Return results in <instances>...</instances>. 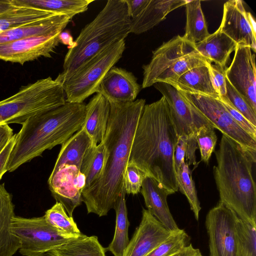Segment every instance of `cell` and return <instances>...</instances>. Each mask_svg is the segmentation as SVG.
<instances>
[{"label":"cell","mask_w":256,"mask_h":256,"mask_svg":"<svg viewBox=\"0 0 256 256\" xmlns=\"http://www.w3.org/2000/svg\"><path fill=\"white\" fill-rule=\"evenodd\" d=\"M110 104V114L102 141L106 151L104 168L100 178L82 192L88 213L99 216H106L114 208L124 188V174L146 100Z\"/></svg>","instance_id":"obj_1"},{"label":"cell","mask_w":256,"mask_h":256,"mask_svg":"<svg viewBox=\"0 0 256 256\" xmlns=\"http://www.w3.org/2000/svg\"><path fill=\"white\" fill-rule=\"evenodd\" d=\"M178 136L164 96L145 104L134 138L129 161L154 179L170 194L178 186L174 153Z\"/></svg>","instance_id":"obj_2"},{"label":"cell","mask_w":256,"mask_h":256,"mask_svg":"<svg viewBox=\"0 0 256 256\" xmlns=\"http://www.w3.org/2000/svg\"><path fill=\"white\" fill-rule=\"evenodd\" d=\"M85 108L84 102H66L28 118L16 134L6 171L14 172L22 164L41 156L46 150L66 142L82 128Z\"/></svg>","instance_id":"obj_3"},{"label":"cell","mask_w":256,"mask_h":256,"mask_svg":"<svg viewBox=\"0 0 256 256\" xmlns=\"http://www.w3.org/2000/svg\"><path fill=\"white\" fill-rule=\"evenodd\" d=\"M213 172L220 202L242 220L256 226V186L252 175L256 156L222 134L215 152Z\"/></svg>","instance_id":"obj_4"},{"label":"cell","mask_w":256,"mask_h":256,"mask_svg":"<svg viewBox=\"0 0 256 256\" xmlns=\"http://www.w3.org/2000/svg\"><path fill=\"white\" fill-rule=\"evenodd\" d=\"M131 22L126 0H108L70 46L63 70L55 80L62 84L95 56L125 40L130 33Z\"/></svg>","instance_id":"obj_5"},{"label":"cell","mask_w":256,"mask_h":256,"mask_svg":"<svg viewBox=\"0 0 256 256\" xmlns=\"http://www.w3.org/2000/svg\"><path fill=\"white\" fill-rule=\"evenodd\" d=\"M62 84L51 77L21 86L14 95L0 101V125L22 124L28 118L64 104Z\"/></svg>","instance_id":"obj_6"},{"label":"cell","mask_w":256,"mask_h":256,"mask_svg":"<svg viewBox=\"0 0 256 256\" xmlns=\"http://www.w3.org/2000/svg\"><path fill=\"white\" fill-rule=\"evenodd\" d=\"M126 41L114 44L95 56L62 84L66 102L82 103L96 92L102 79L107 72L122 57Z\"/></svg>","instance_id":"obj_7"},{"label":"cell","mask_w":256,"mask_h":256,"mask_svg":"<svg viewBox=\"0 0 256 256\" xmlns=\"http://www.w3.org/2000/svg\"><path fill=\"white\" fill-rule=\"evenodd\" d=\"M12 230L21 243L22 256H46L49 252L86 235L64 233L48 224L44 216L31 218L14 217Z\"/></svg>","instance_id":"obj_8"},{"label":"cell","mask_w":256,"mask_h":256,"mask_svg":"<svg viewBox=\"0 0 256 256\" xmlns=\"http://www.w3.org/2000/svg\"><path fill=\"white\" fill-rule=\"evenodd\" d=\"M238 216L222 202L208 212L206 227L210 256H240L237 232Z\"/></svg>","instance_id":"obj_9"},{"label":"cell","mask_w":256,"mask_h":256,"mask_svg":"<svg viewBox=\"0 0 256 256\" xmlns=\"http://www.w3.org/2000/svg\"><path fill=\"white\" fill-rule=\"evenodd\" d=\"M179 92L210 121L214 128L256 156V140L236 123L218 98Z\"/></svg>","instance_id":"obj_10"},{"label":"cell","mask_w":256,"mask_h":256,"mask_svg":"<svg viewBox=\"0 0 256 256\" xmlns=\"http://www.w3.org/2000/svg\"><path fill=\"white\" fill-rule=\"evenodd\" d=\"M154 86L168 104L178 136H184L188 138L196 136L202 126L212 125L210 121L174 86L164 82H156Z\"/></svg>","instance_id":"obj_11"},{"label":"cell","mask_w":256,"mask_h":256,"mask_svg":"<svg viewBox=\"0 0 256 256\" xmlns=\"http://www.w3.org/2000/svg\"><path fill=\"white\" fill-rule=\"evenodd\" d=\"M220 30L240 46L250 47L256 51V22L247 12L241 0H230L223 6Z\"/></svg>","instance_id":"obj_12"},{"label":"cell","mask_w":256,"mask_h":256,"mask_svg":"<svg viewBox=\"0 0 256 256\" xmlns=\"http://www.w3.org/2000/svg\"><path fill=\"white\" fill-rule=\"evenodd\" d=\"M61 32L33 36L1 44L0 60L22 65L42 56L50 58L60 42Z\"/></svg>","instance_id":"obj_13"},{"label":"cell","mask_w":256,"mask_h":256,"mask_svg":"<svg viewBox=\"0 0 256 256\" xmlns=\"http://www.w3.org/2000/svg\"><path fill=\"white\" fill-rule=\"evenodd\" d=\"M255 54L248 46H238L226 77L232 86L256 112Z\"/></svg>","instance_id":"obj_14"},{"label":"cell","mask_w":256,"mask_h":256,"mask_svg":"<svg viewBox=\"0 0 256 256\" xmlns=\"http://www.w3.org/2000/svg\"><path fill=\"white\" fill-rule=\"evenodd\" d=\"M197 52L195 44L186 40L178 35L152 52L150 62L142 66L143 80L142 88L153 86L157 78L181 58Z\"/></svg>","instance_id":"obj_15"},{"label":"cell","mask_w":256,"mask_h":256,"mask_svg":"<svg viewBox=\"0 0 256 256\" xmlns=\"http://www.w3.org/2000/svg\"><path fill=\"white\" fill-rule=\"evenodd\" d=\"M172 232L147 210L142 208L141 222L122 256H147Z\"/></svg>","instance_id":"obj_16"},{"label":"cell","mask_w":256,"mask_h":256,"mask_svg":"<svg viewBox=\"0 0 256 256\" xmlns=\"http://www.w3.org/2000/svg\"><path fill=\"white\" fill-rule=\"evenodd\" d=\"M140 86L132 72L112 67L102 79L96 90L109 102H128L135 100Z\"/></svg>","instance_id":"obj_17"},{"label":"cell","mask_w":256,"mask_h":256,"mask_svg":"<svg viewBox=\"0 0 256 256\" xmlns=\"http://www.w3.org/2000/svg\"><path fill=\"white\" fill-rule=\"evenodd\" d=\"M80 171L75 166L66 165L52 172L48 180L52 196L62 205L70 216L82 202V190L76 181Z\"/></svg>","instance_id":"obj_18"},{"label":"cell","mask_w":256,"mask_h":256,"mask_svg":"<svg viewBox=\"0 0 256 256\" xmlns=\"http://www.w3.org/2000/svg\"><path fill=\"white\" fill-rule=\"evenodd\" d=\"M140 192L148 212L170 232L178 230L168 203V192L154 178L148 176L143 181Z\"/></svg>","instance_id":"obj_19"},{"label":"cell","mask_w":256,"mask_h":256,"mask_svg":"<svg viewBox=\"0 0 256 256\" xmlns=\"http://www.w3.org/2000/svg\"><path fill=\"white\" fill-rule=\"evenodd\" d=\"M110 104L102 96L96 93L86 104L84 128L95 146L104 139L110 114Z\"/></svg>","instance_id":"obj_20"},{"label":"cell","mask_w":256,"mask_h":256,"mask_svg":"<svg viewBox=\"0 0 256 256\" xmlns=\"http://www.w3.org/2000/svg\"><path fill=\"white\" fill-rule=\"evenodd\" d=\"M15 216L12 195L0 184V256H13L20 248V241L12 230Z\"/></svg>","instance_id":"obj_21"},{"label":"cell","mask_w":256,"mask_h":256,"mask_svg":"<svg viewBox=\"0 0 256 256\" xmlns=\"http://www.w3.org/2000/svg\"><path fill=\"white\" fill-rule=\"evenodd\" d=\"M70 20L66 15L57 13L40 20L10 29L0 33V44L30 36L62 32Z\"/></svg>","instance_id":"obj_22"},{"label":"cell","mask_w":256,"mask_h":256,"mask_svg":"<svg viewBox=\"0 0 256 256\" xmlns=\"http://www.w3.org/2000/svg\"><path fill=\"white\" fill-rule=\"evenodd\" d=\"M188 0H150L136 18L132 19L130 33L139 34L153 28L174 10L186 4Z\"/></svg>","instance_id":"obj_23"},{"label":"cell","mask_w":256,"mask_h":256,"mask_svg":"<svg viewBox=\"0 0 256 256\" xmlns=\"http://www.w3.org/2000/svg\"><path fill=\"white\" fill-rule=\"evenodd\" d=\"M238 44L218 28L203 40L195 44L196 51L208 62L226 68L230 54Z\"/></svg>","instance_id":"obj_24"},{"label":"cell","mask_w":256,"mask_h":256,"mask_svg":"<svg viewBox=\"0 0 256 256\" xmlns=\"http://www.w3.org/2000/svg\"><path fill=\"white\" fill-rule=\"evenodd\" d=\"M91 146V139L82 127L62 144L52 172L66 165L75 166L80 169L84 154Z\"/></svg>","instance_id":"obj_25"},{"label":"cell","mask_w":256,"mask_h":256,"mask_svg":"<svg viewBox=\"0 0 256 256\" xmlns=\"http://www.w3.org/2000/svg\"><path fill=\"white\" fill-rule=\"evenodd\" d=\"M209 66L196 67L184 74L176 82L170 84L180 92L218 98L219 96L213 87Z\"/></svg>","instance_id":"obj_26"},{"label":"cell","mask_w":256,"mask_h":256,"mask_svg":"<svg viewBox=\"0 0 256 256\" xmlns=\"http://www.w3.org/2000/svg\"><path fill=\"white\" fill-rule=\"evenodd\" d=\"M13 2V0H12ZM0 14V33L10 29L49 18L57 14L51 11L14 4Z\"/></svg>","instance_id":"obj_27"},{"label":"cell","mask_w":256,"mask_h":256,"mask_svg":"<svg viewBox=\"0 0 256 256\" xmlns=\"http://www.w3.org/2000/svg\"><path fill=\"white\" fill-rule=\"evenodd\" d=\"M126 194L124 188L114 208L116 214V228L113 239L106 250L114 256H122L130 242L128 236L130 222L128 218Z\"/></svg>","instance_id":"obj_28"},{"label":"cell","mask_w":256,"mask_h":256,"mask_svg":"<svg viewBox=\"0 0 256 256\" xmlns=\"http://www.w3.org/2000/svg\"><path fill=\"white\" fill-rule=\"evenodd\" d=\"M18 5L33 7L62 14L72 19L87 10L93 0H12Z\"/></svg>","instance_id":"obj_29"},{"label":"cell","mask_w":256,"mask_h":256,"mask_svg":"<svg viewBox=\"0 0 256 256\" xmlns=\"http://www.w3.org/2000/svg\"><path fill=\"white\" fill-rule=\"evenodd\" d=\"M186 5V24L182 37L186 40L196 44L210 35L203 14L201 1L188 0Z\"/></svg>","instance_id":"obj_30"},{"label":"cell","mask_w":256,"mask_h":256,"mask_svg":"<svg viewBox=\"0 0 256 256\" xmlns=\"http://www.w3.org/2000/svg\"><path fill=\"white\" fill-rule=\"evenodd\" d=\"M106 250L97 236H86L49 252L46 256H106Z\"/></svg>","instance_id":"obj_31"},{"label":"cell","mask_w":256,"mask_h":256,"mask_svg":"<svg viewBox=\"0 0 256 256\" xmlns=\"http://www.w3.org/2000/svg\"><path fill=\"white\" fill-rule=\"evenodd\" d=\"M106 158V151L103 142L91 146L86 150L80 170L86 178L85 186L82 192L88 189L100 176Z\"/></svg>","instance_id":"obj_32"},{"label":"cell","mask_w":256,"mask_h":256,"mask_svg":"<svg viewBox=\"0 0 256 256\" xmlns=\"http://www.w3.org/2000/svg\"><path fill=\"white\" fill-rule=\"evenodd\" d=\"M210 64L198 52H195L181 58L166 69L157 78L156 83L172 84L188 70L197 66H208Z\"/></svg>","instance_id":"obj_33"},{"label":"cell","mask_w":256,"mask_h":256,"mask_svg":"<svg viewBox=\"0 0 256 256\" xmlns=\"http://www.w3.org/2000/svg\"><path fill=\"white\" fill-rule=\"evenodd\" d=\"M176 176L178 189L186 196L196 220H198L201 207L194 182L186 162H184L182 164L178 171L176 172Z\"/></svg>","instance_id":"obj_34"},{"label":"cell","mask_w":256,"mask_h":256,"mask_svg":"<svg viewBox=\"0 0 256 256\" xmlns=\"http://www.w3.org/2000/svg\"><path fill=\"white\" fill-rule=\"evenodd\" d=\"M44 216L48 224L64 233L72 235L82 234L72 217L68 215L60 202H56L48 210Z\"/></svg>","instance_id":"obj_35"},{"label":"cell","mask_w":256,"mask_h":256,"mask_svg":"<svg viewBox=\"0 0 256 256\" xmlns=\"http://www.w3.org/2000/svg\"><path fill=\"white\" fill-rule=\"evenodd\" d=\"M190 242L188 235L184 230L179 228L172 232L147 256H171L188 246Z\"/></svg>","instance_id":"obj_36"},{"label":"cell","mask_w":256,"mask_h":256,"mask_svg":"<svg viewBox=\"0 0 256 256\" xmlns=\"http://www.w3.org/2000/svg\"><path fill=\"white\" fill-rule=\"evenodd\" d=\"M237 232L240 256H256V226L238 218Z\"/></svg>","instance_id":"obj_37"},{"label":"cell","mask_w":256,"mask_h":256,"mask_svg":"<svg viewBox=\"0 0 256 256\" xmlns=\"http://www.w3.org/2000/svg\"><path fill=\"white\" fill-rule=\"evenodd\" d=\"M214 129L212 125L206 124L200 127L196 132V138L200 152L201 160L207 164L217 142Z\"/></svg>","instance_id":"obj_38"},{"label":"cell","mask_w":256,"mask_h":256,"mask_svg":"<svg viewBox=\"0 0 256 256\" xmlns=\"http://www.w3.org/2000/svg\"><path fill=\"white\" fill-rule=\"evenodd\" d=\"M148 176L134 162L129 161L123 176L126 194L133 195L138 194L140 192L144 180Z\"/></svg>","instance_id":"obj_39"},{"label":"cell","mask_w":256,"mask_h":256,"mask_svg":"<svg viewBox=\"0 0 256 256\" xmlns=\"http://www.w3.org/2000/svg\"><path fill=\"white\" fill-rule=\"evenodd\" d=\"M226 98L254 126H256V112L226 78Z\"/></svg>","instance_id":"obj_40"},{"label":"cell","mask_w":256,"mask_h":256,"mask_svg":"<svg viewBox=\"0 0 256 256\" xmlns=\"http://www.w3.org/2000/svg\"><path fill=\"white\" fill-rule=\"evenodd\" d=\"M236 123L256 140V126L252 124L229 101L226 96L218 98Z\"/></svg>","instance_id":"obj_41"},{"label":"cell","mask_w":256,"mask_h":256,"mask_svg":"<svg viewBox=\"0 0 256 256\" xmlns=\"http://www.w3.org/2000/svg\"><path fill=\"white\" fill-rule=\"evenodd\" d=\"M209 70L213 87L220 96L226 94V68L215 64H210Z\"/></svg>","instance_id":"obj_42"},{"label":"cell","mask_w":256,"mask_h":256,"mask_svg":"<svg viewBox=\"0 0 256 256\" xmlns=\"http://www.w3.org/2000/svg\"><path fill=\"white\" fill-rule=\"evenodd\" d=\"M186 137L178 136L174 153V164L176 172H178L182 164L185 162Z\"/></svg>","instance_id":"obj_43"},{"label":"cell","mask_w":256,"mask_h":256,"mask_svg":"<svg viewBox=\"0 0 256 256\" xmlns=\"http://www.w3.org/2000/svg\"><path fill=\"white\" fill-rule=\"evenodd\" d=\"M128 14L132 19L138 16L144 10L150 0H126Z\"/></svg>","instance_id":"obj_44"},{"label":"cell","mask_w":256,"mask_h":256,"mask_svg":"<svg viewBox=\"0 0 256 256\" xmlns=\"http://www.w3.org/2000/svg\"><path fill=\"white\" fill-rule=\"evenodd\" d=\"M15 139L16 134H14L11 140L0 152V180L4 174L7 172L6 167L15 142Z\"/></svg>","instance_id":"obj_45"},{"label":"cell","mask_w":256,"mask_h":256,"mask_svg":"<svg viewBox=\"0 0 256 256\" xmlns=\"http://www.w3.org/2000/svg\"><path fill=\"white\" fill-rule=\"evenodd\" d=\"M13 136V130L8 124L0 125V152Z\"/></svg>","instance_id":"obj_46"},{"label":"cell","mask_w":256,"mask_h":256,"mask_svg":"<svg viewBox=\"0 0 256 256\" xmlns=\"http://www.w3.org/2000/svg\"><path fill=\"white\" fill-rule=\"evenodd\" d=\"M201 254L200 250L195 248L192 244H190L182 250L171 256H199Z\"/></svg>","instance_id":"obj_47"},{"label":"cell","mask_w":256,"mask_h":256,"mask_svg":"<svg viewBox=\"0 0 256 256\" xmlns=\"http://www.w3.org/2000/svg\"><path fill=\"white\" fill-rule=\"evenodd\" d=\"M14 6L12 0H0V14Z\"/></svg>","instance_id":"obj_48"},{"label":"cell","mask_w":256,"mask_h":256,"mask_svg":"<svg viewBox=\"0 0 256 256\" xmlns=\"http://www.w3.org/2000/svg\"><path fill=\"white\" fill-rule=\"evenodd\" d=\"M200 256H202V254H200Z\"/></svg>","instance_id":"obj_49"}]
</instances>
